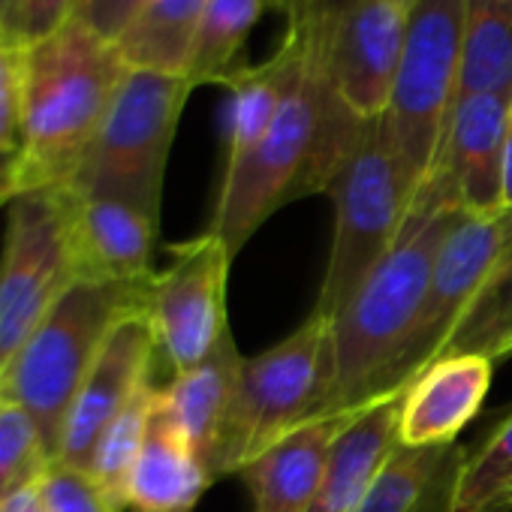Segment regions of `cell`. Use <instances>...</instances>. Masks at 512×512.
<instances>
[{"label": "cell", "instance_id": "12", "mask_svg": "<svg viewBox=\"0 0 512 512\" xmlns=\"http://www.w3.org/2000/svg\"><path fill=\"white\" fill-rule=\"evenodd\" d=\"M407 37V10L392 0H341L332 37V79L359 121L386 115Z\"/></svg>", "mask_w": 512, "mask_h": 512}, {"label": "cell", "instance_id": "39", "mask_svg": "<svg viewBox=\"0 0 512 512\" xmlns=\"http://www.w3.org/2000/svg\"><path fill=\"white\" fill-rule=\"evenodd\" d=\"M133 512H136V509H133Z\"/></svg>", "mask_w": 512, "mask_h": 512}, {"label": "cell", "instance_id": "35", "mask_svg": "<svg viewBox=\"0 0 512 512\" xmlns=\"http://www.w3.org/2000/svg\"><path fill=\"white\" fill-rule=\"evenodd\" d=\"M16 199V154L0 151V208Z\"/></svg>", "mask_w": 512, "mask_h": 512}, {"label": "cell", "instance_id": "18", "mask_svg": "<svg viewBox=\"0 0 512 512\" xmlns=\"http://www.w3.org/2000/svg\"><path fill=\"white\" fill-rule=\"evenodd\" d=\"M211 482L208 467L181 434L163 389H157L145 443L127 482V509L190 512Z\"/></svg>", "mask_w": 512, "mask_h": 512}, {"label": "cell", "instance_id": "17", "mask_svg": "<svg viewBox=\"0 0 512 512\" xmlns=\"http://www.w3.org/2000/svg\"><path fill=\"white\" fill-rule=\"evenodd\" d=\"M350 419L353 416H320L250 461L241 476L253 497V512H308L332 446Z\"/></svg>", "mask_w": 512, "mask_h": 512}, {"label": "cell", "instance_id": "38", "mask_svg": "<svg viewBox=\"0 0 512 512\" xmlns=\"http://www.w3.org/2000/svg\"><path fill=\"white\" fill-rule=\"evenodd\" d=\"M392 4H398L401 10H407V13H410V10H413V7L419 4V0H392Z\"/></svg>", "mask_w": 512, "mask_h": 512}, {"label": "cell", "instance_id": "4", "mask_svg": "<svg viewBox=\"0 0 512 512\" xmlns=\"http://www.w3.org/2000/svg\"><path fill=\"white\" fill-rule=\"evenodd\" d=\"M154 278V275H151ZM148 281H76L0 368V401L22 407L58 458L70 407L112 329L145 311Z\"/></svg>", "mask_w": 512, "mask_h": 512}, {"label": "cell", "instance_id": "1", "mask_svg": "<svg viewBox=\"0 0 512 512\" xmlns=\"http://www.w3.org/2000/svg\"><path fill=\"white\" fill-rule=\"evenodd\" d=\"M299 37V61L284 103L241 160L226 163L208 232L229 256L253 238L278 208L308 193H326L341 157L356 139L359 118L347 112L332 79V37L341 0H272Z\"/></svg>", "mask_w": 512, "mask_h": 512}, {"label": "cell", "instance_id": "6", "mask_svg": "<svg viewBox=\"0 0 512 512\" xmlns=\"http://www.w3.org/2000/svg\"><path fill=\"white\" fill-rule=\"evenodd\" d=\"M326 193L335 205V235L314 314L332 323L392 247L410 208L383 115L359 124Z\"/></svg>", "mask_w": 512, "mask_h": 512}, {"label": "cell", "instance_id": "11", "mask_svg": "<svg viewBox=\"0 0 512 512\" xmlns=\"http://www.w3.org/2000/svg\"><path fill=\"white\" fill-rule=\"evenodd\" d=\"M232 256L214 232L172 244V263L148 284L145 317L157 359L175 374L196 368L226 335V278Z\"/></svg>", "mask_w": 512, "mask_h": 512}, {"label": "cell", "instance_id": "32", "mask_svg": "<svg viewBox=\"0 0 512 512\" xmlns=\"http://www.w3.org/2000/svg\"><path fill=\"white\" fill-rule=\"evenodd\" d=\"M82 10V0H22L13 25V43L16 46H34L64 25H70Z\"/></svg>", "mask_w": 512, "mask_h": 512}, {"label": "cell", "instance_id": "37", "mask_svg": "<svg viewBox=\"0 0 512 512\" xmlns=\"http://www.w3.org/2000/svg\"><path fill=\"white\" fill-rule=\"evenodd\" d=\"M19 7H22V0H0V34L7 40H13V25H16Z\"/></svg>", "mask_w": 512, "mask_h": 512}, {"label": "cell", "instance_id": "7", "mask_svg": "<svg viewBox=\"0 0 512 512\" xmlns=\"http://www.w3.org/2000/svg\"><path fill=\"white\" fill-rule=\"evenodd\" d=\"M190 91L193 85L184 76L130 70L70 193L85 199H118L160 223L166 163Z\"/></svg>", "mask_w": 512, "mask_h": 512}, {"label": "cell", "instance_id": "24", "mask_svg": "<svg viewBox=\"0 0 512 512\" xmlns=\"http://www.w3.org/2000/svg\"><path fill=\"white\" fill-rule=\"evenodd\" d=\"M458 94H512V0H464Z\"/></svg>", "mask_w": 512, "mask_h": 512}, {"label": "cell", "instance_id": "2", "mask_svg": "<svg viewBox=\"0 0 512 512\" xmlns=\"http://www.w3.org/2000/svg\"><path fill=\"white\" fill-rule=\"evenodd\" d=\"M461 205L431 172L416 190L404 226L374 272L332 320L335 383L326 416H356L386 398V377L425 302L437 247Z\"/></svg>", "mask_w": 512, "mask_h": 512}, {"label": "cell", "instance_id": "23", "mask_svg": "<svg viewBox=\"0 0 512 512\" xmlns=\"http://www.w3.org/2000/svg\"><path fill=\"white\" fill-rule=\"evenodd\" d=\"M208 4L211 0H145L115 43L127 67L187 79L193 40Z\"/></svg>", "mask_w": 512, "mask_h": 512}, {"label": "cell", "instance_id": "30", "mask_svg": "<svg viewBox=\"0 0 512 512\" xmlns=\"http://www.w3.org/2000/svg\"><path fill=\"white\" fill-rule=\"evenodd\" d=\"M40 491L49 512H124L94 479L91 470L58 458L40 479Z\"/></svg>", "mask_w": 512, "mask_h": 512}, {"label": "cell", "instance_id": "3", "mask_svg": "<svg viewBox=\"0 0 512 512\" xmlns=\"http://www.w3.org/2000/svg\"><path fill=\"white\" fill-rule=\"evenodd\" d=\"M127 73L118 46L79 19L25 46L16 196L70 190Z\"/></svg>", "mask_w": 512, "mask_h": 512}, {"label": "cell", "instance_id": "13", "mask_svg": "<svg viewBox=\"0 0 512 512\" xmlns=\"http://www.w3.org/2000/svg\"><path fill=\"white\" fill-rule=\"evenodd\" d=\"M157 344L145 311L124 317L106 338L97 362L91 365L64 425L58 461L91 467L94 449L112 419L151 383Z\"/></svg>", "mask_w": 512, "mask_h": 512}, {"label": "cell", "instance_id": "26", "mask_svg": "<svg viewBox=\"0 0 512 512\" xmlns=\"http://www.w3.org/2000/svg\"><path fill=\"white\" fill-rule=\"evenodd\" d=\"M266 4H272V0H211L199 22L187 67V79L193 88L223 85L241 67L238 55L250 31L260 22Z\"/></svg>", "mask_w": 512, "mask_h": 512}, {"label": "cell", "instance_id": "33", "mask_svg": "<svg viewBox=\"0 0 512 512\" xmlns=\"http://www.w3.org/2000/svg\"><path fill=\"white\" fill-rule=\"evenodd\" d=\"M142 4L145 0H82V10L76 19L97 31L103 40L118 43V37L127 31Z\"/></svg>", "mask_w": 512, "mask_h": 512}, {"label": "cell", "instance_id": "28", "mask_svg": "<svg viewBox=\"0 0 512 512\" xmlns=\"http://www.w3.org/2000/svg\"><path fill=\"white\" fill-rule=\"evenodd\" d=\"M512 509V413L491 431L476 455L467 458L452 512H509Z\"/></svg>", "mask_w": 512, "mask_h": 512}, {"label": "cell", "instance_id": "9", "mask_svg": "<svg viewBox=\"0 0 512 512\" xmlns=\"http://www.w3.org/2000/svg\"><path fill=\"white\" fill-rule=\"evenodd\" d=\"M76 281L70 190L19 193L7 205L0 253V368Z\"/></svg>", "mask_w": 512, "mask_h": 512}, {"label": "cell", "instance_id": "14", "mask_svg": "<svg viewBox=\"0 0 512 512\" xmlns=\"http://www.w3.org/2000/svg\"><path fill=\"white\" fill-rule=\"evenodd\" d=\"M512 94H458L437 163V172L464 211L488 214L503 208V142Z\"/></svg>", "mask_w": 512, "mask_h": 512}, {"label": "cell", "instance_id": "31", "mask_svg": "<svg viewBox=\"0 0 512 512\" xmlns=\"http://www.w3.org/2000/svg\"><path fill=\"white\" fill-rule=\"evenodd\" d=\"M22 70L25 49L0 34V151H19L22 127Z\"/></svg>", "mask_w": 512, "mask_h": 512}, {"label": "cell", "instance_id": "36", "mask_svg": "<svg viewBox=\"0 0 512 512\" xmlns=\"http://www.w3.org/2000/svg\"><path fill=\"white\" fill-rule=\"evenodd\" d=\"M503 208H512V109H509L506 142H503Z\"/></svg>", "mask_w": 512, "mask_h": 512}, {"label": "cell", "instance_id": "22", "mask_svg": "<svg viewBox=\"0 0 512 512\" xmlns=\"http://www.w3.org/2000/svg\"><path fill=\"white\" fill-rule=\"evenodd\" d=\"M299 61V37L287 28L281 49L260 67H238L223 88H229V112H226V163L241 160L272 127L287 85L293 79Z\"/></svg>", "mask_w": 512, "mask_h": 512}, {"label": "cell", "instance_id": "21", "mask_svg": "<svg viewBox=\"0 0 512 512\" xmlns=\"http://www.w3.org/2000/svg\"><path fill=\"white\" fill-rule=\"evenodd\" d=\"M241 365L244 359L232 341V332L226 329V335L220 338V344L211 350L208 359H202L196 368L184 374H175L166 386H160L181 434L187 437V443L193 446V452L199 455L205 467L211 461L220 422L238 386Z\"/></svg>", "mask_w": 512, "mask_h": 512}, {"label": "cell", "instance_id": "25", "mask_svg": "<svg viewBox=\"0 0 512 512\" xmlns=\"http://www.w3.org/2000/svg\"><path fill=\"white\" fill-rule=\"evenodd\" d=\"M512 353V244L452 329L437 359L479 356L497 362Z\"/></svg>", "mask_w": 512, "mask_h": 512}, {"label": "cell", "instance_id": "16", "mask_svg": "<svg viewBox=\"0 0 512 512\" xmlns=\"http://www.w3.org/2000/svg\"><path fill=\"white\" fill-rule=\"evenodd\" d=\"M494 362L479 356H446L428 365L401 395L398 443L449 446L482 410Z\"/></svg>", "mask_w": 512, "mask_h": 512}, {"label": "cell", "instance_id": "10", "mask_svg": "<svg viewBox=\"0 0 512 512\" xmlns=\"http://www.w3.org/2000/svg\"><path fill=\"white\" fill-rule=\"evenodd\" d=\"M512 244V208H497L488 214L458 211L443 244L437 247L434 269L428 281L425 302L416 323L395 356L383 395H401L407 386L437 362L452 329L500 263V256Z\"/></svg>", "mask_w": 512, "mask_h": 512}, {"label": "cell", "instance_id": "5", "mask_svg": "<svg viewBox=\"0 0 512 512\" xmlns=\"http://www.w3.org/2000/svg\"><path fill=\"white\" fill-rule=\"evenodd\" d=\"M332 383V323L317 314L272 350L244 359L208 461L211 476L241 473L266 449L326 416Z\"/></svg>", "mask_w": 512, "mask_h": 512}, {"label": "cell", "instance_id": "27", "mask_svg": "<svg viewBox=\"0 0 512 512\" xmlns=\"http://www.w3.org/2000/svg\"><path fill=\"white\" fill-rule=\"evenodd\" d=\"M157 389L154 383H148L115 419L112 425L103 431L97 449H94V458H91V473L94 479L106 488V494L121 506L127 509V482H130V473H133V464L142 452V443H145V431H148V419H151V410H154V398H157Z\"/></svg>", "mask_w": 512, "mask_h": 512}, {"label": "cell", "instance_id": "34", "mask_svg": "<svg viewBox=\"0 0 512 512\" xmlns=\"http://www.w3.org/2000/svg\"><path fill=\"white\" fill-rule=\"evenodd\" d=\"M0 512H49V509H46L40 485H31V488H25V491H19L10 500L0 503Z\"/></svg>", "mask_w": 512, "mask_h": 512}, {"label": "cell", "instance_id": "15", "mask_svg": "<svg viewBox=\"0 0 512 512\" xmlns=\"http://www.w3.org/2000/svg\"><path fill=\"white\" fill-rule=\"evenodd\" d=\"M157 229V220L127 202L70 193V241L79 281H148L154 275Z\"/></svg>", "mask_w": 512, "mask_h": 512}, {"label": "cell", "instance_id": "19", "mask_svg": "<svg viewBox=\"0 0 512 512\" xmlns=\"http://www.w3.org/2000/svg\"><path fill=\"white\" fill-rule=\"evenodd\" d=\"M401 395L374 401L344 425L308 512H353L362 503L365 491L398 443Z\"/></svg>", "mask_w": 512, "mask_h": 512}, {"label": "cell", "instance_id": "8", "mask_svg": "<svg viewBox=\"0 0 512 512\" xmlns=\"http://www.w3.org/2000/svg\"><path fill=\"white\" fill-rule=\"evenodd\" d=\"M464 0H419L407 13V37L386 106V133L410 193L431 175L461 88Z\"/></svg>", "mask_w": 512, "mask_h": 512}, {"label": "cell", "instance_id": "20", "mask_svg": "<svg viewBox=\"0 0 512 512\" xmlns=\"http://www.w3.org/2000/svg\"><path fill=\"white\" fill-rule=\"evenodd\" d=\"M470 452L449 446L395 443L377 479L353 512H452Z\"/></svg>", "mask_w": 512, "mask_h": 512}, {"label": "cell", "instance_id": "29", "mask_svg": "<svg viewBox=\"0 0 512 512\" xmlns=\"http://www.w3.org/2000/svg\"><path fill=\"white\" fill-rule=\"evenodd\" d=\"M55 455L49 452L37 422L16 404L0 401V503L40 485Z\"/></svg>", "mask_w": 512, "mask_h": 512}]
</instances>
